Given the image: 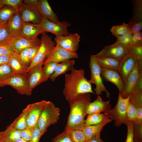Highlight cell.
<instances>
[{
  "label": "cell",
  "mask_w": 142,
  "mask_h": 142,
  "mask_svg": "<svg viewBox=\"0 0 142 142\" xmlns=\"http://www.w3.org/2000/svg\"><path fill=\"white\" fill-rule=\"evenodd\" d=\"M85 72L82 69H73L70 73L65 76L63 94L68 102L78 95L85 93H94L91 84L84 77Z\"/></svg>",
  "instance_id": "obj_1"
},
{
  "label": "cell",
  "mask_w": 142,
  "mask_h": 142,
  "mask_svg": "<svg viewBox=\"0 0 142 142\" xmlns=\"http://www.w3.org/2000/svg\"><path fill=\"white\" fill-rule=\"evenodd\" d=\"M90 102L89 93L79 94L68 101L70 110L66 128L82 130L87 108Z\"/></svg>",
  "instance_id": "obj_2"
},
{
  "label": "cell",
  "mask_w": 142,
  "mask_h": 142,
  "mask_svg": "<svg viewBox=\"0 0 142 142\" xmlns=\"http://www.w3.org/2000/svg\"><path fill=\"white\" fill-rule=\"evenodd\" d=\"M60 109L53 102L49 101L42 112L37 125L40 130L42 136L51 125L57 123L60 114Z\"/></svg>",
  "instance_id": "obj_3"
},
{
  "label": "cell",
  "mask_w": 142,
  "mask_h": 142,
  "mask_svg": "<svg viewBox=\"0 0 142 142\" xmlns=\"http://www.w3.org/2000/svg\"><path fill=\"white\" fill-rule=\"evenodd\" d=\"M130 96L124 98L119 93L117 103L114 108L107 113L109 118L115 121L114 125L119 127L123 124H126L127 121L126 111Z\"/></svg>",
  "instance_id": "obj_4"
},
{
  "label": "cell",
  "mask_w": 142,
  "mask_h": 142,
  "mask_svg": "<svg viewBox=\"0 0 142 142\" xmlns=\"http://www.w3.org/2000/svg\"><path fill=\"white\" fill-rule=\"evenodd\" d=\"M89 67L91 74V78L88 80L89 83L96 85L94 89L95 94L98 95L102 94V92H105L106 97L110 98V93L106 89L103 82L101 74L100 68L99 65L94 55L90 54Z\"/></svg>",
  "instance_id": "obj_5"
},
{
  "label": "cell",
  "mask_w": 142,
  "mask_h": 142,
  "mask_svg": "<svg viewBox=\"0 0 142 142\" xmlns=\"http://www.w3.org/2000/svg\"><path fill=\"white\" fill-rule=\"evenodd\" d=\"M41 44L38 52L27 70L28 72L33 67L39 64H42L47 54L55 46L56 43L52 37L47 34H42Z\"/></svg>",
  "instance_id": "obj_6"
},
{
  "label": "cell",
  "mask_w": 142,
  "mask_h": 142,
  "mask_svg": "<svg viewBox=\"0 0 142 142\" xmlns=\"http://www.w3.org/2000/svg\"><path fill=\"white\" fill-rule=\"evenodd\" d=\"M138 64L136 55L130 48L127 53L120 61L117 70L124 85L129 76Z\"/></svg>",
  "instance_id": "obj_7"
},
{
  "label": "cell",
  "mask_w": 142,
  "mask_h": 142,
  "mask_svg": "<svg viewBox=\"0 0 142 142\" xmlns=\"http://www.w3.org/2000/svg\"><path fill=\"white\" fill-rule=\"evenodd\" d=\"M26 75L14 74L4 82V85L11 86L20 94L31 95L32 90L30 88Z\"/></svg>",
  "instance_id": "obj_8"
},
{
  "label": "cell",
  "mask_w": 142,
  "mask_h": 142,
  "mask_svg": "<svg viewBox=\"0 0 142 142\" xmlns=\"http://www.w3.org/2000/svg\"><path fill=\"white\" fill-rule=\"evenodd\" d=\"M38 24L45 33L50 32L55 36H67L70 34L67 28L71 26V24L65 20L55 23L42 18L41 23Z\"/></svg>",
  "instance_id": "obj_9"
},
{
  "label": "cell",
  "mask_w": 142,
  "mask_h": 142,
  "mask_svg": "<svg viewBox=\"0 0 142 142\" xmlns=\"http://www.w3.org/2000/svg\"><path fill=\"white\" fill-rule=\"evenodd\" d=\"M78 55L76 52H72L57 46L52 49L46 56L43 63L44 66L47 63L54 62L59 63L73 58H77Z\"/></svg>",
  "instance_id": "obj_10"
},
{
  "label": "cell",
  "mask_w": 142,
  "mask_h": 142,
  "mask_svg": "<svg viewBox=\"0 0 142 142\" xmlns=\"http://www.w3.org/2000/svg\"><path fill=\"white\" fill-rule=\"evenodd\" d=\"M130 48L121 44L114 43L105 46L104 48L95 56L113 58L120 61L128 51Z\"/></svg>",
  "instance_id": "obj_11"
},
{
  "label": "cell",
  "mask_w": 142,
  "mask_h": 142,
  "mask_svg": "<svg viewBox=\"0 0 142 142\" xmlns=\"http://www.w3.org/2000/svg\"><path fill=\"white\" fill-rule=\"evenodd\" d=\"M17 10L24 22L35 24L41 23L42 18L36 6L22 3Z\"/></svg>",
  "instance_id": "obj_12"
},
{
  "label": "cell",
  "mask_w": 142,
  "mask_h": 142,
  "mask_svg": "<svg viewBox=\"0 0 142 142\" xmlns=\"http://www.w3.org/2000/svg\"><path fill=\"white\" fill-rule=\"evenodd\" d=\"M80 36L77 33H70L67 36H55L56 45L70 52H76L79 48Z\"/></svg>",
  "instance_id": "obj_13"
},
{
  "label": "cell",
  "mask_w": 142,
  "mask_h": 142,
  "mask_svg": "<svg viewBox=\"0 0 142 142\" xmlns=\"http://www.w3.org/2000/svg\"><path fill=\"white\" fill-rule=\"evenodd\" d=\"M48 102L43 100L27 105L29 112L26 128H32L37 124L41 113Z\"/></svg>",
  "instance_id": "obj_14"
},
{
  "label": "cell",
  "mask_w": 142,
  "mask_h": 142,
  "mask_svg": "<svg viewBox=\"0 0 142 142\" xmlns=\"http://www.w3.org/2000/svg\"><path fill=\"white\" fill-rule=\"evenodd\" d=\"M10 42L14 52L19 54L24 49L40 46L41 40L38 37L28 39L19 36L12 38Z\"/></svg>",
  "instance_id": "obj_15"
},
{
  "label": "cell",
  "mask_w": 142,
  "mask_h": 142,
  "mask_svg": "<svg viewBox=\"0 0 142 142\" xmlns=\"http://www.w3.org/2000/svg\"><path fill=\"white\" fill-rule=\"evenodd\" d=\"M42 65V64L36 65L27 72V77L30 88L32 90L39 84L48 80L44 73Z\"/></svg>",
  "instance_id": "obj_16"
},
{
  "label": "cell",
  "mask_w": 142,
  "mask_h": 142,
  "mask_svg": "<svg viewBox=\"0 0 142 142\" xmlns=\"http://www.w3.org/2000/svg\"><path fill=\"white\" fill-rule=\"evenodd\" d=\"M101 74L102 80L110 82L114 84L121 94L124 89V84L118 71L101 68Z\"/></svg>",
  "instance_id": "obj_17"
},
{
  "label": "cell",
  "mask_w": 142,
  "mask_h": 142,
  "mask_svg": "<svg viewBox=\"0 0 142 142\" xmlns=\"http://www.w3.org/2000/svg\"><path fill=\"white\" fill-rule=\"evenodd\" d=\"M23 22L17 10L6 24L7 31L12 38L20 36Z\"/></svg>",
  "instance_id": "obj_18"
},
{
  "label": "cell",
  "mask_w": 142,
  "mask_h": 142,
  "mask_svg": "<svg viewBox=\"0 0 142 142\" xmlns=\"http://www.w3.org/2000/svg\"><path fill=\"white\" fill-rule=\"evenodd\" d=\"M42 18L52 22H59L56 14L53 11L47 0H39L36 6Z\"/></svg>",
  "instance_id": "obj_19"
},
{
  "label": "cell",
  "mask_w": 142,
  "mask_h": 142,
  "mask_svg": "<svg viewBox=\"0 0 142 142\" xmlns=\"http://www.w3.org/2000/svg\"><path fill=\"white\" fill-rule=\"evenodd\" d=\"M142 70L139 68L138 64L129 76L124 85V89L121 94L122 97L125 98L133 92L136 83L140 72Z\"/></svg>",
  "instance_id": "obj_20"
},
{
  "label": "cell",
  "mask_w": 142,
  "mask_h": 142,
  "mask_svg": "<svg viewBox=\"0 0 142 142\" xmlns=\"http://www.w3.org/2000/svg\"><path fill=\"white\" fill-rule=\"evenodd\" d=\"M110 101H104L99 95H98L97 99L94 102H90L87 109V115L93 113H100L107 112L111 109Z\"/></svg>",
  "instance_id": "obj_21"
},
{
  "label": "cell",
  "mask_w": 142,
  "mask_h": 142,
  "mask_svg": "<svg viewBox=\"0 0 142 142\" xmlns=\"http://www.w3.org/2000/svg\"><path fill=\"white\" fill-rule=\"evenodd\" d=\"M45 33L38 24L24 22L20 36L31 39L38 37L40 34Z\"/></svg>",
  "instance_id": "obj_22"
},
{
  "label": "cell",
  "mask_w": 142,
  "mask_h": 142,
  "mask_svg": "<svg viewBox=\"0 0 142 142\" xmlns=\"http://www.w3.org/2000/svg\"><path fill=\"white\" fill-rule=\"evenodd\" d=\"M8 63L14 74L26 75L27 74V70L22 62L19 54L14 53L11 55Z\"/></svg>",
  "instance_id": "obj_23"
},
{
  "label": "cell",
  "mask_w": 142,
  "mask_h": 142,
  "mask_svg": "<svg viewBox=\"0 0 142 142\" xmlns=\"http://www.w3.org/2000/svg\"><path fill=\"white\" fill-rule=\"evenodd\" d=\"M21 137V131L16 129L11 124L4 130L0 131V141L4 142H15Z\"/></svg>",
  "instance_id": "obj_24"
},
{
  "label": "cell",
  "mask_w": 142,
  "mask_h": 142,
  "mask_svg": "<svg viewBox=\"0 0 142 142\" xmlns=\"http://www.w3.org/2000/svg\"><path fill=\"white\" fill-rule=\"evenodd\" d=\"M110 118L100 124L84 126L82 130L87 139L88 141L93 138L100 136L103 127L107 124L112 121Z\"/></svg>",
  "instance_id": "obj_25"
},
{
  "label": "cell",
  "mask_w": 142,
  "mask_h": 142,
  "mask_svg": "<svg viewBox=\"0 0 142 142\" xmlns=\"http://www.w3.org/2000/svg\"><path fill=\"white\" fill-rule=\"evenodd\" d=\"M75 63L74 59L67 60L59 63L54 72L49 78L52 81H54L58 76L74 69Z\"/></svg>",
  "instance_id": "obj_26"
},
{
  "label": "cell",
  "mask_w": 142,
  "mask_h": 142,
  "mask_svg": "<svg viewBox=\"0 0 142 142\" xmlns=\"http://www.w3.org/2000/svg\"><path fill=\"white\" fill-rule=\"evenodd\" d=\"M108 113H93L88 114L85 120L84 126L98 125L103 123L109 119Z\"/></svg>",
  "instance_id": "obj_27"
},
{
  "label": "cell",
  "mask_w": 142,
  "mask_h": 142,
  "mask_svg": "<svg viewBox=\"0 0 142 142\" xmlns=\"http://www.w3.org/2000/svg\"><path fill=\"white\" fill-rule=\"evenodd\" d=\"M95 57L100 68L117 71L120 61L110 58Z\"/></svg>",
  "instance_id": "obj_28"
},
{
  "label": "cell",
  "mask_w": 142,
  "mask_h": 142,
  "mask_svg": "<svg viewBox=\"0 0 142 142\" xmlns=\"http://www.w3.org/2000/svg\"><path fill=\"white\" fill-rule=\"evenodd\" d=\"M28 112L29 108L27 105L19 116L11 124L14 129L21 131L26 128Z\"/></svg>",
  "instance_id": "obj_29"
},
{
  "label": "cell",
  "mask_w": 142,
  "mask_h": 142,
  "mask_svg": "<svg viewBox=\"0 0 142 142\" xmlns=\"http://www.w3.org/2000/svg\"><path fill=\"white\" fill-rule=\"evenodd\" d=\"M65 130L72 142H87L88 140L82 130L65 128Z\"/></svg>",
  "instance_id": "obj_30"
},
{
  "label": "cell",
  "mask_w": 142,
  "mask_h": 142,
  "mask_svg": "<svg viewBox=\"0 0 142 142\" xmlns=\"http://www.w3.org/2000/svg\"><path fill=\"white\" fill-rule=\"evenodd\" d=\"M16 9L8 6H4L0 9V26L6 24L14 14Z\"/></svg>",
  "instance_id": "obj_31"
},
{
  "label": "cell",
  "mask_w": 142,
  "mask_h": 142,
  "mask_svg": "<svg viewBox=\"0 0 142 142\" xmlns=\"http://www.w3.org/2000/svg\"><path fill=\"white\" fill-rule=\"evenodd\" d=\"M14 74L8 63L0 66V83L4 86V82Z\"/></svg>",
  "instance_id": "obj_32"
},
{
  "label": "cell",
  "mask_w": 142,
  "mask_h": 142,
  "mask_svg": "<svg viewBox=\"0 0 142 142\" xmlns=\"http://www.w3.org/2000/svg\"><path fill=\"white\" fill-rule=\"evenodd\" d=\"M129 31L128 24L124 22L121 25L113 26L110 29L112 35L116 37L123 36Z\"/></svg>",
  "instance_id": "obj_33"
},
{
  "label": "cell",
  "mask_w": 142,
  "mask_h": 142,
  "mask_svg": "<svg viewBox=\"0 0 142 142\" xmlns=\"http://www.w3.org/2000/svg\"><path fill=\"white\" fill-rule=\"evenodd\" d=\"M132 35L129 31L123 36L117 37V40L115 43L130 48L132 47L131 38Z\"/></svg>",
  "instance_id": "obj_34"
},
{
  "label": "cell",
  "mask_w": 142,
  "mask_h": 142,
  "mask_svg": "<svg viewBox=\"0 0 142 142\" xmlns=\"http://www.w3.org/2000/svg\"><path fill=\"white\" fill-rule=\"evenodd\" d=\"M127 121L135 123L136 120V108L129 101L126 111Z\"/></svg>",
  "instance_id": "obj_35"
},
{
  "label": "cell",
  "mask_w": 142,
  "mask_h": 142,
  "mask_svg": "<svg viewBox=\"0 0 142 142\" xmlns=\"http://www.w3.org/2000/svg\"><path fill=\"white\" fill-rule=\"evenodd\" d=\"M14 53L10 42H0V55H11Z\"/></svg>",
  "instance_id": "obj_36"
},
{
  "label": "cell",
  "mask_w": 142,
  "mask_h": 142,
  "mask_svg": "<svg viewBox=\"0 0 142 142\" xmlns=\"http://www.w3.org/2000/svg\"><path fill=\"white\" fill-rule=\"evenodd\" d=\"M133 133L134 142H142V124L134 123Z\"/></svg>",
  "instance_id": "obj_37"
},
{
  "label": "cell",
  "mask_w": 142,
  "mask_h": 142,
  "mask_svg": "<svg viewBox=\"0 0 142 142\" xmlns=\"http://www.w3.org/2000/svg\"><path fill=\"white\" fill-rule=\"evenodd\" d=\"M58 63L54 62H50L43 67V70L44 75L48 79L54 72Z\"/></svg>",
  "instance_id": "obj_38"
},
{
  "label": "cell",
  "mask_w": 142,
  "mask_h": 142,
  "mask_svg": "<svg viewBox=\"0 0 142 142\" xmlns=\"http://www.w3.org/2000/svg\"><path fill=\"white\" fill-rule=\"evenodd\" d=\"M129 101L135 108L142 106V92L132 93Z\"/></svg>",
  "instance_id": "obj_39"
},
{
  "label": "cell",
  "mask_w": 142,
  "mask_h": 142,
  "mask_svg": "<svg viewBox=\"0 0 142 142\" xmlns=\"http://www.w3.org/2000/svg\"><path fill=\"white\" fill-rule=\"evenodd\" d=\"M130 48L136 55L139 68L142 69V45H136Z\"/></svg>",
  "instance_id": "obj_40"
},
{
  "label": "cell",
  "mask_w": 142,
  "mask_h": 142,
  "mask_svg": "<svg viewBox=\"0 0 142 142\" xmlns=\"http://www.w3.org/2000/svg\"><path fill=\"white\" fill-rule=\"evenodd\" d=\"M29 48L24 49L19 54L22 62L25 69L27 70L31 62L29 60L28 56Z\"/></svg>",
  "instance_id": "obj_41"
},
{
  "label": "cell",
  "mask_w": 142,
  "mask_h": 142,
  "mask_svg": "<svg viewBox=\"0 0 142 142\" xmlns=\"http://www.w3.org/2000/svg\"><path fill=\"white\" fill-rule=\"evenodd\" d=\"M12 38L7 31L6 24L0 26V42H10Z\"/></svg>",
  "instance_id": "obj_42"
},
{
  "label": "cell",
  "mask_w": 142,
  "mask_h": 142,
  "mask_svg": "<svg viewBox=\"0 0 142 142\" xmlns=\"http://www.w3.org/2000/svg\"><path fill=\"white\" fill-rule=\"evenodd\" d=\"M52 142H72L66 132L64 130L58 134L52 140Z\"/></svg>",
  "instance_id": "obj_43"
},
{
  "label": "cell",
  "mask_w": 142,
  "mask_h": 142,
  "mask_svg": "<svg viewBox=\"0 0 142 142\" xmlns=\"http://www.w3.org/2000/svg\"><path fill=\"white\" fill-rule=\"evenodd\" d=\"M134 123L127 121L126 124L127 127V134L125 142H134L133 140V127Z\"/></svg>",
  "instance_id": "obj_44"
},
{
  "label": "cell",
  "mask_w": 142,
  "mask_h": 142,
  "mask_svg": "<svg viewBox=\"0 0 142 142\" xmlns=\"http://www.w3.org/2000/svg\"><path fill=\"white\" fill-rule=\"evenodd\" d=\"M22 0H1V3L4 5L13 8L18 10L22 3Z\"/></svg>",
  "instance_id": "obj_45"
},
{
  "label": "cell",
  "mask_w": 142,
  "mask_h": 142,
  "mask_svg": "<svg viewBox=\"0 0 142 142\" xmlns=\"http://www.w3.org/2000/svg\"><path fill=\"white\" fill-rule=\"evenodd\" d=\"M42 136L41 131L37 124L33 128L31 140L30 142H39Z\"/></svg>",
  "instance_id": "obj_46"
},
{
  "label": "cell",
  "mask_w": 142,
  "mask_h": 142,
  "mask_svg": "<svg viewBox=\"0 0 142 142\" xmlns=\"http://www.w3.org/2000/svg\"><path fill=\"white\" fill-rule=\"evenodd\" d=\"M132 47L142 45V32H141L133 34L131 38Z\"/></svg>",
  "instance_id": "obj_47"
},
{
  "label": "cell",
  "mask_w": 142,
  "mask_h": 142,
  "mask_svg": "<svg viewBox=\"0 0 142 142\" xmlns=\"http://www.w3.org/2000/svg\"><path fill=\"white\" fill-rule=\"evenodd\" d=\"M33 128H26L21 131V137L30 141L31 140Z\"/></svg>",
  "instance_id": "obj_48"
},
{
  "label": "cell",
  "mask_w": 142,
  "mask_h": 142,
  "mask_svg": "<svg viewBox=\"0 0 142 142\" xmlns=\"http://www.w3.org/2000/svg\"><path fill=\"white\" fill-rule=\"evenodd\" d=\"M142 92V71L140 72L135 87L132 93Z\"/></svg>",
  "instance_id": "obj_49"
},
{
  "label": "cell",
  "mask_w": 142,
  "mask_h": 142,
  "mask_svg": "<svg viewBox=\"0 0 142 142\" xmlns=\"http://www.w3.org/2000/svg\"><path fill=\"white\" fill-rule=\"evenodd\" d=\"M39 46H36L29 48L28 56L29 60L31 62L36 55Z\"/></svg>",
  "instance_id": "obj_50"
},
{
  "label": "cell",
  "mask_w": 142,
  "mask_h": 142,
  "mask_svg": "<svg viewBox=\"0 0 142 142\" xmlns=\"http://www.w3.org/2000/svg\"><path fill=\"white\" fill-rule=\"evenodd\" d=\"M10 55H0V66L8 63Z\"/></svg>",
  "instance_id": "obj_51"
},
{
  "label": "cell",
  "mask_w": 142,
  "mask_h": 142,
  "mask_svg": "<svg viewBox=\"0 0 142 142\" xmlns=\"http://www.w3.org/2000/svg\"><path fill=\"white\" fill-rule=\"evenodd\" d=\"M39 0H23L25 4L36 6Z\"/></svg>",
  "instance_id": "obj_52"
},
{
  "label": "cell",
  "mask_w": 142,
  "mask_h": 142,
  "mask_svg": "<svg viewBox=\"0 0 142 142\" xmlns=\"http://www.w3.org/2000/svg\"><path fill=\"white\" fill-rule=\"evenodd\" d=\"M87 142H105L100 137V136H96L87 141Z\"/></svg>",
  "instance_id": "obj_53"
},
{
  "label": "cell",
  "mask_w": 142,
  "mask_h": 142,
  "mask_svg": "<svg viewBox=\"0 0 142 142\" xmlns=\"http://www.w3.org/2000/svg\"><path fill=\"white\" fill-rule=\"evenodd\" d=\"M15 142H30L21 137L17 139Z\"/></svg>",
  "instance_id": "obj_54"
},
{
  "label": "cell",
  "mask_w": 142,
  "mask_h": 142,
  "mask_svg": "<svg viewBox=\"0 0 142 142\" xmlns=\"http://www.w3.org/2000/svg\"><path fill=\"white\" fill-rule=\"evenodd\" d=\"M5 5L2 4L1 2V0H0V9L4 7Z\"/></svg>",
  "instance_id": "obj_55"
},
{
  "label": "cell",
  "mask_w": 142,
  "mask_h": 142,
  "mask_svg": "<svg viewBox=\"0 0 142 142\" xmlns=\"http://www.w3.org/2000/svg\"><path fill=\"white\" fill-rule=\"evenodd\" d=\"M3 85L1 84L0 83V87L3 86Z\"/></svg>",
  "instance_id": "obj_56"
},
{
  "label": "cell",
  "mask_w": 142,
  "mask_h": 142,
  "mask_svg": "<svg viewBox=\"0 0 142 142\" xmlns=\"http://www.w3.org/2000/svg\"><path fill=\"white\" fill-rule=\"evenodd\" d=\"M0 142H3L1 141H0Z\"/></svg>",
  "instance_id": "obj_57"
}]
</instances>
